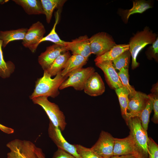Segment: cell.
Returning <instances> with one entry per match:
<instances>
[{"instance_id": "obj_1", "label": "cell", "mask_w": 158, "mask_h": 158, "mask_svg": "<svg viewBox=\"0 0 158 158\" xmlns=\"http://www.w3.org/2000/svg\"><path fill=\"white\" fill-rule=\"evenodd\" d=\"M44 71L42 77L38 79L36 81L35 89L30 96L31 100L41 96L50 97L53 98L56 97L60 93L59 90L60 85L68 78L62 76L60 72L52 78L46 71Z\"/></svg>"}, {"instance_id": "obj_2", "label": "cell", "mask_w": 158, "mask_h": 158, "mask_svg": "<svg viewBox=\"0 0 158 158\" xmlns=\"http://www.w3.org/2000/svg\"><path fill=\"white\" fill-rule=\"evenodd\" d=\"M157 35L147 27L137 33L130 39L129 51L132 57V68L134 69L139 65L137 61V56L140 51L147 45L152 44L157 38Z\"/></svg>"}, {"instance_id": "obj_3", "label": "cell", "mask_w": 158, "mask_h": 158, "mask_svg": "<svg viewBox=\"0 0 158 158\" xmlns=\"http://www.w3.org/2000/svg\"><path fill=\"white\" fill-rule=\"evenodd\" d=\"M32 100L34 104L40 105L43 109L54 126L61 131L64 130L67 124L65 117L57 105L49 101L46 97H38Z\"/></svg>"}, {"instance_id": "obj_4", "label": "cell", "mask_w": 158, "mask_h": 158, "mask_svg": "<svg viewBox=\"0 0 158 158\" xmlns=\"http://www.w3.org/2000/svg\"><path fill=\"white\" fill-rule=\"evenodd\" d=\"M132 136L135 145L144 158L148 155V142L149 137L147 131L142 126L140 120L138 117L126 119Z\"/></svg>"}, {"instance_id": "obj_5", "label": "cell", "mask_w": 158, "mask_h": 158, "mask_svg": "<svg viewBox=\"0 0 158 158\" xmlns=\"http://www.w3.org/2000/svg\"><path fill=\"white\" fill-rule=\"evenodd\" d=\"M6 146L10 150L7 158H38L36 152L37 147L30 141L15 139Z\"/></svg>"}, {"instance_id": "obj_6", "label": "cell", "mask_w": 158, "mask_h": 158, "mask_svg": "<svg viewBox=\"0 0 158 158\" xmlns=\"http://www.w3.org/2000/svg\"><path fill=\"white\" fill-rule=\"evenodd\" d=\"M95 72L94 67H89L82 68L71 72L61 84L59 90L71 87L76 90H83L87 79Z\"/></svg>"}, {"instance_id": "obj_7", "label": "cell", "mask_w": 158, "mask_h": 158, "mask_svg": "<svg viewBox=\"0 0 158 158\" xmlns=\"http://www.w3.org/2000/svg\"><path fill=\"white\" fill-rule=\"evenodd\" d=\"M45 32L44 26L41 22L38 21L34 23L28 29L22 44L35 53Z\"/></svg>"}, {"instance_id": "obj_8", "label": "cell", "mask_w": 158, "mask_h": 158, "mask_svg": "<svg viewBox=\"0 0 158 158\" xmlns=\"http://www.w3.org/2000/svg\"><path fill=\"white\" fill-rule=\"evenodd\" d=\"M89 41L91 53L97 56L104 54L116 44L112 38L104 32L94 35L89 38Z\"/></svg>"}, {"instance_id": "obj_9", "label": "cell", "mask_w": 158, "mask_h": 158, "mask_svg": "<svg viewBox=\"0 0 158 158\" xmlns=\"http://www.w3.org/2000/svg\"><path fill=\"white\" fill-rule=\"evenodd\" d=\"M115 138L109 133L102 131L99 139L91 148L102 158H109L113 155Z\"/></svg>"}, {"instance_id": "obj_10", "label": "cell", "mask_w": 158, "mask_h": 158, "mask_svg": "<svg viewBox=\"0 0 158 158\" xmlns=\"http://www.w3.org/2000/svg\"><path fill=\"white\" fill-rule=\"evenodd\" d=\"M113 152V156L131 155L136 158H144L130 134L124 138H115Z\"/></svg>"}, {"instance_id": "obj_11", "label": "cell", "mask_w": 158, "mask_h": 158, "mask_svg": "<svg viewBox=\"0 0 158 158\" xmlns=\"http://www.w3.org/2000/svg\"><path fill=\"white\" fill-rule=\"evenodd\" d=\"M49 137L59 149L71 154L76 158H81L75 145L70 144L64 138L61 131L50 121L48 129Z\"/></svg>"}, {"instance_id": "obj_12", "label": "cell", "mask_w": 158, "mask_h": 158, "mask_svg": "<svg viewBox=\"0 0 158 158\" xmlns=\"http://www.w3.org/2000/svg\"><path fill=\"white\" fill-rule=\"evenodd\" d=\"M65 47L73 55H80L88 60L92 54L89 38L86 35L80 36L71 42L66 41Z\"/></svg>"}, {"instance_id": "obj_13", "label": "cell", "mask_w": 158, "mask_h": 158, "mask_svg": "<svg viewBox=\"0 0 158 158\" xmlns=\"http://www.w3.org/2000/svg\"><path fill=\"white\" fill-rule=\"evenodd\" d=\"M67 51L65 46L55 44L50 45L39 56L38 63L44 71L46 70L59 56Z\"/></svg>"}, {"instance_id": "obj_14", "label": "cell", "mask_w": 158, "mask_h": 158, "mask_svg": "<svg viewBox=\"0 0 158 158\" xmlns=\"http://www.w3.org/2000/svg\"><path fill=\"white\" fill-rule=\"evenodd\" d=\"M95 65L103 72L106 82L111 88L115 90L123 87L112 61L95 63Z\"/></svg>"}, {"instance_id": "obj_15", "label": "cell", "mask_w": 158, "mask_h": 158, "mask_svg": "<svg viewBox=\"0 0 158 158\" xmlns=\"http://www.w3.org/2000/svg\"><path fill=\"white\" fill-rule=\"evenodd\" d=\"M129 102L127 117L126 118L139 117L143 109L145 107L150 99L148 95L139 92H136L133 97H128Z\"/></svg>"}, {"instance_id": "obj_16", "label": "cell", "mask_w": 158, "mask_h": 158, "mask_svg": "<svg viewBox=\"0 0 158 158\" xmlns=\"http://www.w3.org/2000/svg\"><path fill=\"white\" fill-rule=\"evenodd\" d=\"M105 90V85L101 76L95 72L87 79L83 90L87 95L96 97L102 95Z\"/></svg>"}, {"instance_id": "obj_17", "label": "cell", "mask_w": 158, "mask_h": 158, "mask_svg": "<svg viewBox=\"0 0 158 158\" xmlns=\"http://www.w3.org/2000/svg\"><path fill=\"white\" fill-rule=\"evenodd\" d=\"M88 59L79 55H72L68 59L65 66L61 72V75L68 77L71 72L83 68Z\"/></svg>"}, {"instance_id": "obj_18", "label": "cell", "mask_w": 158, "mask_h": 158, "mask_svg": "<svg viewBox=\"0 0 158 158\" xmlns=\"http://www.w3.org/2000/svg\"><path fill=\"white\" fill-rule=\"evenodd\" d=\"M28 29L23 28L16 30L0 31V39L2 47L4 48L10 42L24 39Z\"/></svg>"}, {"instance_id": "obj_19", "label": "cell", "mask_w": 158, "mask_h": 158, "mask_svg": "<svg viewBox=\"0 0 158 158\" xmlns=\"http://www.w3.org/2000/svg\"><path fill=\"white\" fill-rule=\"evenodd\" d=\"M16 4L21 6L29 15L44 14L41 0H13Z\"/></svg>"}, {"instance_id": "obj_20", "label": "cell", "mask_w": 158, "mask_h": 158, "mask_svg": "<svg viewBox=\"0 0 158 158\" xmlns=\"http://www.w3.org/2000/svg\"><path fill=\"white\" fill-rule=\"evenodd\" d=\"M129 49L128 44H116L106 52L97 56L94 61L95 63H97L106 61H112Z\"/></svg>"}, {"instance_id": "obj_21", "label": "cell", "mask_w": 158, "mask_h": 158, "mask_svg": "<svg viewBox=\"0 0 158 158\" xmlns=\"http://www.w3.org/2000/svg\"><path fill=\"white\" fill-rule=\"evenodd\" d=\"M71 56L69 51H66L59 56L46 71L51 77L56 76L63 69L68 59Z\"/></svg>"}, {"instance_id": "obj_22", "label": "cell", "mask_w": 158, "mask_h": 158, "mask_svg": "<svg viewBox=\"0 0 158 158\" xmlns=\"http://www.w3.org/2000/svg\"><path fill=\"white\" fill-rule=\"evenodd\" d=\"M65 0H41L44 14L46 16L48 23L51 21L53 13L54 10L59 9L62 7L66 1Z\"/></svg>"}, {"instance_id": "obj_23", "label": "cell", "mask_w": 158, "mask_h": 158, "mask_svg": "<svg viewBox=\"0 0 158 158\" xmlns=\"http://www.w3.org/2000/svg\"><path fill=\"white\" fill-rule=\"evenodd\" d=\"M152 8L150 3L144 0H136L133 2L132 7L128 10L124 11V17L128 20L130 16L136 13H142L147 10Z\"/></svg>"}, {"instance_id": "obj_24", "label": "cell", "mask_w": 158, "mask_h": 158, "mask_svg": "<svg viewBox=\"0 0 158 158\" xmlns=\"http://www.w3.org/2000/svg\"><path fill=\"white\" fill-rule=\"evenodd\" d=\"M2 41L0 39V76L3 78H8L14 72L15 66L11 61L6 62L4 58Z\"/></svg>"}, {"instance_id": "obj_25", "label": "cell", "mask_w": 158, "mask_h": 158, "mask_svg": "<svg viewBox=\"0 0 158 158\" xmlns=\"http://www.w3.org/2000/svg\"><path fill=\"white\" fill-rule=\"evenodd\" d=\"M119 102L121 114L125 119L127 117L129 93L124 87L115 90Z\"/></svg>"}, {"instance_id": "obj_26", "label": "cell", "mask_w": 158, "mask_h": 158, "mask_svg": "<svg viewBox=\"0 0 158 158\" xmlns=\"http://www.w3.org/2000/svg\"><path fill=\"white\" fill-rule=\"evenodd\" d=\"M58 9L55 15V20L53 27L50 33L46 36L44 37L41 40L40 43L44 41H48L52 42L54 44L65 46L66 41L61 40L56 31V28L59 18Z\"/></svg>"}, {"instance_id": "obj_27", "label": "cell", "mask_w": 158, "mask_h": 158, "mask_svg": "<svg viewBox=\"0 0 158 158\" xmlns=\"http://www.w3.org/2000/svg\"><path fill=\"white\" fill-rule=\"evenodd\" d=\"M118 74L123 86L128 92V97L133 96L137 91L129 84L128 68L121 69Z\"/></svg>"}, {"instance_id": "obj_28", "label": "cell", "mask_w": 158, "mask_h": 158, "mask_svg": "<svg viewBox=\"0 0 158 158\" xmlns=\"http://www.w3.org/2000/svg\"><path fill=\"white\" fill-rule=\"evenodd\" d=\"M130 56V53L128 50L112 60V61L115 69L120 71L123 68H128Z\"/></svg>"}, {"instance_id": "obj_29", "label": "cell", "mask_w": 158, "mask_h": 158, "mask_svg": "<svg viewBox=\"0 0 158 158\" xmlns=\"http://www.w3.org/2000/svg\"><path fill=\"white\" fill-rule=\"evenodd\" d=\"M152 109V103L150 99L145 107L141 112L139 117L142 126L147 131L149 122L150 115Z\"/></svg>"}, {"instance_id": "obj_30", "label": "cell", "mask_w": 158, "mask_h": 158, "mask_svg": "<svg viewBox=\"0 0 158 158\" xmlns=\"http://www.w3.org/2000/svg\"><path fill=\"white\" fill-rule=\"evenodd\" d=\"M75 145L81 158H102L91 148H87L80 145Z\"/></svg>"}, {"instance_id": "obj_31", "label": "cell", "mask_w": 158, "mask_h": 158, "mask_svg": "<svg viewBox=\"0 0 158 158\" xmlns=\"http://www.w3.org/2000/svg\"><path fill=\"white\" fill-rule=\"evenodd\" d=\"M148 96L152 103L153 109L154 111L152 121L154 123H157L158 120V92H152V93L148 95Z\"/></svg>"}, {"instance_id": "obj_32", "label": "cell", "mask_w": 158, "mask_h": 158, "mask_svg": "<svg viewBox=\"0 0 158 158\" xmlns=\"http://www.w3.org/2000/svg\"><path fill=\"white\" fill-rule=\"evenodd\" d=\"M148 149L149 158H158V146L153 140L149 138Z\"/></svg>"}, {"instance_id": "obj_33", "label": "cell", "mask_w": 158, "mask_h": 158, "mask_svg": "<svg viewBox=\"0 0 158 158\" xmlns=\"http://www.w3.org/2000/svg\"><path fill=\"white\" fill-rule=\"evenodd\" d=\"M52 158H76L68 152L58 149L54 153Z\"/></svg>"}, {"instance_id": "obj_34", "label": "cell", "mask_w": 158, "mask_h": 158, "mask_svg": "<svg viewBox=\"0 0 158 158\" xmlns=\"http://www.w3.org/2000/svg\"><path fill=\"white\" fill-rule=\"evenodd\" d=\"M0 130L3 132L8 134L13 133L14 130L13 129L5 126L0 123Z\"/></svg>"}, {"instance_id": "obj_35", "label": "cell", "mask_w": 158, "mask_h": 158, "mask_svg": "<svg viewBox=\"0 0 158 158\" xmlns=\"http://www.w3.org/2000/svg\"><path fill=\"white\" fill-rule=\"evenodd\" d=\"M151 49L154 55H156L158 53V40L157 37L156 40L152 43L151 47Z\"/></svg>"}, {"instance_id": "obj_36", "label": "cell", "mask_w": 158, "mask_h": 158, "mask_svg": "<svg viewBox=\"0 0 158 158\" xmlns=\"http://www.w3.org/2000/svg\"><path fill=\"white\" fill-rule=\"evenodd\" d=\"M36 152L38 158H46L44 154L40 148L37 147Z\"/></svg>"}, {"instance_id": "obj_37", "label": "cell", "mask_w": 158, "mask_h": 158, "mask_svg": "<svg viewBox=\"0 0 158 158\" xmlns=\"http://www.w3.org/2000/svg\"><path fill=\"white\" fill-rule=\"evenodd\" d=\"M109 158H137L135 156L131 155H125L121 156H112Z\"/></svg>"}, {"instance_id": "obj_38", "label": "cell", "mask_w": 158, "mask_h": 158, "mask_svg": "<svg viewBox=\"0 0 158 158\" xmlns=\"http://www.w3.org/2000/svg\"><path fill=\"white\" fill-rule=\"evenodd\" d=\"M6 1H3V0H0V4H2L4 3V2H5Z\"/></svg>"}, {"instance_id": "obj_39", "label": "cell", "mask_w": 158, "mask_h": 158, "mask_svg": "<svg viewBox=\"0 0 158 158\" xmlns=\"http://www.w3.org/2000/svg\"><path fill=\"white\" fill-rule=\"evenodd\" d=\"M141 158V157H138V158Z\"/></svg>"}]
</instances>
